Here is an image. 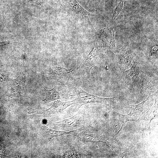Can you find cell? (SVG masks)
<instances>
[{
    "label": "cell",
    "instance_id": "obj_11",
    "mask_svg": "<svg viewBox=\"0 0 158 158\" xmlns=\"http://www.w3.org/2000/svg\"><path fill=\"white\" fill-rule=\"evenodd\" d=\"M62 1L70 10L80 17L90 14L76 0H62Z\"/></svg>",
    "mask_w": 158,
    "mask_h": 158
},
{
    "label": "cell",
    "instance_id": "obj_17",
    "mask_svg": "<svg viewBox=\"0 0 158 158\" xmlns=\"http://www.w3.org/2000/svg\"><path fill=\"white\" fill-rule=\"evenodd\" d=\"M150 56H157V46L154 45L152 46L150 52Z\"/></svg>",
    "mask_w": 158,
    "mask_h": 158
},
{
    "label": "cell",
    "instance_id": "obj_7",
    "mask_svg": "<svg viewBox=\"0 0 158 158\" xmlns=\"http://www.w3.org/2000/svg\"><path fill=\"white\" fill-rule=\"evenodd\" d=\"M73 104H76L75 99L71 101L65 102H62L59 100L55 101L50 108L47 110L37 112V114L48 116L51 114L60 113L68 107Z\"/></svg>",
    "mask_w": 158,
    "mask_h": 158
},
{
    "label": "cell",
    "instance_id": "obj_3",
    "mask_svg": "<svg viewBox=\"0 0 158 158\" xmlns=\"http://www.w3.org/2000/svg\"><path fill=\"white\" fill-rule=\"evenodd\" d=\"M46 93L45 98L42 101L45 103L61 99H68L70 96L73 97L68 89L65 87L58 84H55L51 89L47 90L43 86Z\"/></svg>",
    "mask_w": 158,
    "mask_h": 158
},
{
    "label": "cell",
    "instance_id": "obj_9",
    "mask_svg": "<svg viewBox=\"0 0 158 158\" xmlns=\"http://www.w3.org/2000/svg\"><path fill=\"white\" fill-rule=\"evenodd\" d=\"M84 120L81 117L80 112L77 114L72 117L53 123L54 125L62 128H72L75 127L81 128Z\"/></svg>",
    "mask_w": 158,
    "mask_h": 158
},
{
    "label": "cell",
    "instance_id": "obj_8",
    "mask_svg": "<svg viewBox=\"0 0 158 158\" xmlns=\"http://www.w3.org/2000/svg\"><path fill=\"white\" fill-rule=\"evenodd\" d=\"M86 128V127H83L80 129L67 132L53 130L44 125L42 126V130L44 136L49 140H50L54 137L61 136L68 134H71L76 136L78 135L80 131Z\"/></svg>",
    "mask_w": 158,
    "mask_h": 158
},
{
    "label": "cell",
    "instance_id": "obj_5",
    "mask_svg": "<svg viewBox=\"0 0 158 158\" xmlns=\"http://www.w3.org/2000/svg\"><path fill=\"white\" fill-rule=\"evenodd\" d=\"M141 87L140 94L146 95L152 93L157 90V77L152 73H147L142 79Z\"/></svg>",
    "mask_w": 158,
    "mask_h": 158
},
{
    "label": "cell",
    "instance_id": "obj_1",
    "mask_svg": "<svg viewBox=\"0 0 158 158\" xmlns=\"http://www.w3.org/2000/svg\"><path fill=\"white\" fill-rule=\"evenodd\" d=\"M72 90L73 91V97H75L76 104L80 107L91 103H97L110 106L114 104L116 99L101 97L89 94L81 89L76 83H71Z\"/></svg>",
    "mask_w": 158,
    "mask_h": 158
},
{
    "label": "cell",
    "instance_id": "obj_16",
    "mask_svg": "<svg viewBox=\"0 0 158 158\" xmlns=\"http://www.w3.org/2000/svg\"><path fill=\"white\" fill-rule=\"evenodd\" d=\"M123 2L122 3V1H121L119 3V4L115 9L114 12L113 16L112 19L114 20L116 18L117 16L118 15L121 11L122 8L123 7Z\"/></svg>",
    "mask_w": 158,
    "mask_h": 158
},
{
    "label": "cell",
    "instance_id": "obj_15",
    "mask_svg": "<svg viewBox=\"0 0 158 158\" xmlns=\"http://www.w3.org/2000/svg\"><path fill=\"white\" fill-rule=\"evenodd\" d=\"M157 104L158 100L157 98L155 99V102L154 105L146 112L144 115L143 119L150 121V123L151 120L155 118V117L157 116L155 115V113H157L155 112L157 111L158 107Z\"/></svg>",
    "mask_w": 158,
    "mask_h": 158
},
{
    "label": "cell",
    "instance_id": "obj_10",
    "mask_svg": "<svg viewBox=\"0 0 158 158\" xmlns=\"http://www.w3.org/2000/svg\"><path fill=\"white\" fill-rule=\"evenodd\" d=\"M140 72L138 66L136 65H133L131 68L123 72V78L128 85H134L138 82Z\"/></svg>",
    "mask_w": 158,
    "mask_h": 158
},
{
    "label": "cell",
    "instance_id": "obj_12",
    "mask_svg": "<svg viewBox=\"0 0 158 158\" xmlns=\"http://www.w3.org/2000/svg\"><path fill=\"white\" fill-rule=\"evenodd\" d=\"M115 53L116 61L119 65L127 66L131 64L133 56L131 51L126 50L117 51Z\"/></svg>",
    "mask_w": 158,
    "mask_h": 158
},
{
    "label": "cell",
    "instance_id": "obj_14",
    "mask_svg": "<svg viewBox=\"0 0 158 158\" xmlns=\"http://www.w3.org/2000/svg\"><path fill=\"white\" fill-rule=\"evenodd\" d=\"M22 75V70L18 77L12 81L11 87L13 90L15 91H19L23 87H24V79Z\"/></svg>",
    "mask_w": 158,
    "mask_h": 158
},
{
    "label": "cell",
    "instance_id": "obj_4",
    "mask_svg": "<svg viewBox=\"0 0 158 158\" xmlns=\"http://www.w3.org/2000/svg\"><path fill=\"white\" fill-rule=\"evenodd\" d=\"M149 97L141 103L136 104L130 105V113L128 115H123L116 113L119 116L122 122L121 128L119 131L114 135L118 134L121 129L123 126L128 121H137L140 118L141 114L143 110L145 103L148 99Z\"/></svg>",
    "mask_w": 158,
    "mask_h": 158
},
{
    "label": "cell",
    "instance_id": "obj_18",
    "mask_svg": "<svg viewBox=\"0 0 158 158\" xmlns=\"http://www.w3.org/2000/svg\"><path fill=\"white\" fill-rule=\"evenodd\" d=\"M10 42L9 40L0 42V52L2 51L4 46L9 44Z\"/></svg>",
    "mask_w": 158,
    "mask_h": 158
},
{
    "label": "cell",
    "instance_id": "obj_13",
    "mask_svg": "<svg viewBox=\"0 0 158 158\" xmlns=\"http://www.w3.org/2000/svg\"><path fill=\"white\" fill-rule=\"evenodd\" d=\"M79 68L77 66H75L69 69H66L63 67L56 66L51 73H53L56 75L72 77L77 74L78 70Z\"/></svg>",
    "mask_w": 158,
    "mask_h": 158
},
{
    "label": "cell",
    "instance_id": "obj_2",
    "mask_svg": "<svg viewBox=\"0 0 158 158\" xmlns=\"http://www.w3.org/2000/svg\"><path fill=\"white\" fill-rule=\"evenodd\" d=\"M103 48V44L100 40L96 39L94 40L92 50L85 58L82 65L80 67L85 70L88 78L90 77V71L95 65L98 56Z\"/></svg>",
    "mask_w": 158,
    "mask_h": 158
},
{
    "label": "cell",
    "instance_id": "obj_6",
    "mask_svg": "<svg viewBox=\"0 0 158 158\" xmlns=\"http://www.w3.org/2000/svg\"><path fill=\"white\" fill-rule=\"evenodd\" d=\"M78 135L80 140L83 142H102L107 145L112 149L116 148L118 146L116 140L111 141L98 134L80 133H78Z\"/></svg>",
    "mask_w": 158,
    "mask_h": 158
}]
</instances>
